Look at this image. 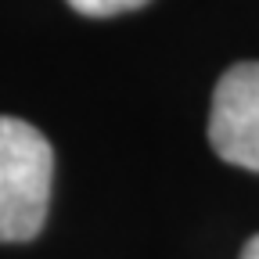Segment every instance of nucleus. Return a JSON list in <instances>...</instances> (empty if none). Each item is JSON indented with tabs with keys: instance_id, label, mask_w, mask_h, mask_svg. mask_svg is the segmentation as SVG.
I'll use <instances>...</instances> for the list:
<instances>
[{
	"instance_id": "1",
	"label": "nucleus",
	"mask_w": 259,
	"mask_h": 259,
	"mask_svg": "<svg viewBox=\"0 0 259 259\" xmlns=\"http://www.w3.org/2000/svg\"><path fill=\"white\" fill-rule=\"evenodd\" d=\"M54 151L32 122L0 115V245L32 241L51 209Z\"/></svg>"
},
{
	"instance_id": "2",
	"label": "nucleus",
	"mask_w": 259,
	"mask_h": 259,
	"mask_svg": "<svg viewBox=\"0 0 259 259\" xmlns=\"http://www.w3.org/2000/svg\"><path fill=\"white\" fill-rule=\"evenodd\" d=\"M209 144L238 169L259 173V61L231 65L209 108Z\"/></svg>"
},
{
	"instance_id": "3",
	"label": "nucleus",
	"mask_w": 259,
	"mask_h": 259,
	"mask_svg": "<svg viewBox=\"0 0 259 259\" xmlns=\"http://www.w3.org/2000/svg\"><path fill=\"white\" fill-rule=\"evenodd\" d=\"M148 0H69V8L87 15V18H112V15H126L144 8Z\"/></svg>"
},
{
	"instance_id": "4",
	"label": "nucleus",
	"mask_w": 259,
	"mask_h": 259,
	"mask_svg": "<svg viewBox=\"0 0 259 259\" xmlns=\"http://www.w3.org/2000/svg\"><path fill=\"white\" fill-rule=\"evenodd\" d=\"M241 259H259V234H255V238L241 248Z\"/></svg>"
}]
</instances>
